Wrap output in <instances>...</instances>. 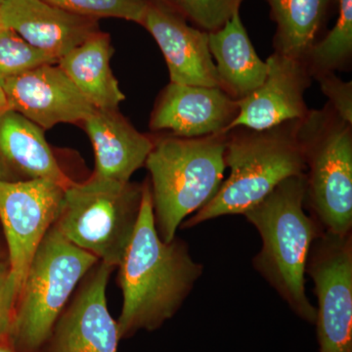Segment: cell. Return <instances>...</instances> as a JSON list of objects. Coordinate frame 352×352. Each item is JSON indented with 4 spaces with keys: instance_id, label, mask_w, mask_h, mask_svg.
<instances>
[{
    "instance_id": "cell-1",
    "label": "cell",
    "mask_w": 352,
    "mask_h": 352,
    "mask_svg": "<svg viewBox=\"0 0 352 352\" xmlns=\"http://www.w3.org/2000/svg\"><path fill=\"white\" fill-rule=\"evenodd\" d=\"M118 268L124 298L117 321L120 340L157 330L173 318L203 274L204 266L194 261L184 241L160 238L149 180L143 183L138 224Z\"/></svg>"
},
{
    "instance_id": "cell-2",
    "label": "cell",
    "mask_w": 352,
    "mask_h": 352,
    "mask_svg": "<svg viewBox=\"0 0 352 352\" xmlns=\"http://www.w3.org/2000/svg\"><path fill=\"white\" fill-rule=\"evenodd\" d=\"M305 173L287 178L242 215L263 242L252 259L254 270L294 314L314 324L316 307L305 293V267L312 243L324 229L305 212Z\"/></svg>"
},
{
    "instance_id": "cell-3",
    "label": "cell",
    "mask_w": 352,
    "mask_h": 352,
    "mask_svg": "<svg viewBox=\"0 0 352 352\" xmlns=\"http://www.w3.org/2000/svg\"><path fill=\"white\" fill-rule=\"evenodd\" d=\"M298 120L263 131L235 127L227 132L224 157L230 175L207 205L182 222V228H193L224 215L243 214L287 178L305 175Z\"/></svg>"
},
{
    "instance_id": "cell-4",
    "label": "cell",
    "mask_w": 352,
    "mask_h": 352,
    "mask_svg": "<svg viewBox=\"0 0 352 352\" xmlns=\"http://www.w3.org/2000/svg\"><path fill=\"white\" fill-rule=\"evenodd\" d=\"M227 133L154 138L144 166L150 173L153 212L160 238L170 243L190 215L219 191L226 171Z\"/></svg>"
},
{
    "instance_id": "cell-5",
    "label": "cell",
    "mask_w": 352,
    "mask_h": 352,
    "mask_svg": "<svg viewBox=\"0 0 352 352\" xmlns=\"http://www.w3.org/2000/svg\"><path fill=\"white\" fill-rule=\"evenodd\" d=\"M98 261L51 227L18 294L9 336L16 352L43 351L78 285Z\"/></svg>"
},
{
    "instance_id": "cell-6",
    "label": "cell",
    "mask_w": 352,
    "mask_h": 352,
    "mask_svg": "<svg viewBox=\"0 0 352 352\" xmlns=\"http://www.w3.org/2000/svg\"><path fill=\"white\" fill-rule=\"evenodd\" d=\"M143 184L90 176L65 188L55 228L72 244L118 268L138 224Z\"/></svg>"
},
{
    "instance_id": "cell-7",
    "label": "cell",
    "mask_w": 352,
    "mask_h": 352,
    "mask_svg": "<svg viewBox=\"0 0 352 352\" xmlns=\"http://www.w3.org/2000/svg\"><path fill=\"white\" fill-rule=\"evenodd\" d=\"M305 163V207L328 232H352V124L329 104L298 120Z\"/></svg>"
},
{
    "instance_id": "cell-8",
    "label": "cell",
    "mask_w": 352,
    "mask_h": 352,
    "mask_svg": "<svg viewBox=\"0 0 352 352\" xmlns=\"http://www.w3.org/2000/svg\"><path fill=\"white\" fill-rule=\"evenodd\" d=\"M317 298L320 352H352V232L324 230L312 243L305 267Z\"/></svg>"
},
{
    "instance_id": "cell-9",
    "label": "cell",
    "mask_w": 352,
    "mask_h": 352,
    "mask_svg": "<svg viewBox=\"0 0 352 352\" xmlns=\"http://www.w3.org/2000/svg\"><path fill=\"white\" fill-rule=\"evenodd\" d=\"M64 191L48 179L0 182V226L18 294L36 250L56 221Z\"/></svg>"
},
{
    "instance_id": "cell-10",
    "label": "cell",
    "mask_w": 352,
    "mask_h": 352,
    "mask_svg": "<svg viewBox=\"0 0 352 352\" xmlns=\"http://www.w3.org/2000/svg\"><path fill=\"white\" fill-rule=\"evenodd\" d=\"M116 268L99 261L78 285L41 352H118V323L107 307L106 289Z\"/></svg>"
},
{
    "instance_id": "cell-11",
    "label": "cell",
    "mask_w": 352,
    "mask_h": 352,
    "mask_svg": "<svg viewBox=\"0 0 352 352\" xmlns=\"http://www.w3.org/2000/svg\"><path fill=\"white\" fill-rule=\"evenodd\" d=\"M141 25L163 53L170 82L220 88L208 47V32L190 25L164 0H149Z\"/></svg>"
},
{
    "instance_id": "cell-12",
    "label": "cell",
    "mask_w": 352,
    "mask_h": 352,
    "mask_svg": "<svg viewBox=\"0 0 352 352\" xmlns=\"http://www.w3.org/2000/svg\"><path fill=\"white\" fill-rule=\"evenodd\" d=\"M9 109L43 131L60 124H82L95 110L58 64H46L7 80Z\"/></svg>"
},
{
    "instance_id": "cell-13",
    "label": "cell",
    "mask_w": 352,
    "mask_h": 352,
    "mask_svg": "<svg viewBox=\"0 0 352 352\" xmlns=\"http://www.w3.org/2000/svg\"><path fill=\"white\" fill-rule=\"evenodd\" d=\"M266 64L267 74L263 85L237 101L239 112L227 132L235 127L263 131L302 120L309 112L305 94L314 78L305 62L274 52Z\"/></svg>"
},
{
    "instance_id": "cell-14",
    "label": "cell",
    "mask_w": 352,
    "mask_h": 352,
    "mask_svg": "<svg viewBox=\"0 0 352 352\" xmlns=\"http://www.w3.org/2000/svg\"><path fill=\"white\" fill-rule=\"evenodd\" d=\"M238 112L237 101L219 87L170 82L157 97L149 126L178 138H204L227 133Z\"/></svg>"
},
{
    "instance_id": "cell-15",
    "label": "cell",
    "mask_w": 352,
    "mask_h": 352,
    "mask_svg": "<svg viewBox=\"0 0 352 352\" xmlns=\"http://www.w3.org/2000/svg\"><path fill=\"white\" fill-rule=\"evenodd\" d=\"M0 25L57 60L100 31L98 20L76 15L46 0H2Z\"/></svg>"
},
{
    "instance_id": "cell-16",
    "label": "cell",
    "mask_w": 352,
    "mask_h": 352,
    "mask_svg": "<svg viewBox=\"0 0 352 352\" xmlns=\"http://www.w3.org/2000/svg\"><path fill=\"white\" fill-rule=\"evenodd\" d=\"M48 179L68 187L69 179L44 136V131L13 110L0 116V182Z\"/></svg>"
},
{
    "instance_id": "cell-17",
    "label": "cell",
    "mask_w": 352,
    "mask_h": 352,
    "mask_svg": "<svg viewBox=\"0 0 352 352\" xmlns=\"http://www.w3.org/2000/svg\"><path fill=\"white\" fill-rule=\"evenodd\" d=\"M82 126L94 146L95 177L131 182L154 146V138L138 131L119 109H95Z\"/></svg>"
},
{
    "instance_id": "cell-18",
    "label": "cell",
    "mask_w": 352,
    "mask_h": 352,
    "mask_svg": "<svg viewBox=\"0 0 352 352\" xmlns=\"http://www.w3.org/2000/svg\"><path fill=\"white\" fill-rule=\"evenodd\" d=\"M208 47L220 89L234 100L245 98L263 85L267 64L256 54L239 11L221 29L208 32Z\"/></svg>"
},
{
    "instance_id": "cell-19",
    "label": "cell",
    "mask_w": 352,
    "mask_h": 352,
    "mask_svg": "<svg viewBox=\"0 0 352 352\" xmlns=\"http://www.w3.org/2000/svg\"><path fill=\"white\" fill-rule=\"evenodd\" d=\"M110 34L97 32L58 60V66L95 109L118 110L126 99L111 68Z\"/></svg>"
},
{
    "instance_id": "cell-20",
    "label": "cell",
    "mask_w": 352,
    "mask_h": 352,
    "mask_svg": "<svg viewBox=\"0 0 352 352\" xmlns=\"http://www.w3.org/2000/svg\"><path fill=\"white\" fill-rule=\"evenodd\" d=\"M276 24L274 52L303 60L321 38L329 16L338 0H266Z\"/></svg>"
},
{
    "instance_id": "cell-21",
    "label": "cell",
    "mask_w": 352,
    "mask_h": 352,
    "mask_svg": "<svg viewBox=\"0 0 352 352\" xmlns=\"http://www.w3.org/2000/svg\"><path fill=\"white\" fill-rule=\"evenodd\" d=\"M339 17L330 32L311 46L302 61L312 78L349 71L352 62V0H338Z\"/></svg>"
},
{
    "instance_id": "cell-22",
    "label": "cell",
    "mask_w": 352,
    "mask_h": 352,
    "mask_svg": "<svg viewBox=\"0 0 352 352\" xmlns=\"http://www.w3.org/2000/svg\"><path fill=\"white\" fill-rule=\"evenodd\" d=\"M57 63L56 58L34 47L13 30L0 25V87L36 67Z\"/></svg>"
},
{
    "instance_id": "cell-23",
    "label": "cell",
    "mask_w": 352,
    "mask_h": 352,
    "mask_svg": "<svg viewBox=\"0 0 352 352\" xmlns=\"http://www.w3.org/2000/svg\"><path fill=\"white\" fill-rule=\"evenodd\" d=\"M64 10L99 20L118 18L141 25L149 0H46Z\"/></svg>"
},
{
    "instance_id": "cell-24",
    "label": "cell",
    "mask_w": 352,
    "mask_h": 352,
    "mask_svg": "<svg viewBox=\"0 0 352 352\" xmlns=\"http://www.w3.org/2000/svg\"><path fill=\"white\" fill-rule=\"evenodd\" d=\"M196 28L207 32L221 29L244 0H164Z\"/></svg>"
},
{
    "instance_id": "cell-25",
    "label": "cell",
    "mask_w": 352,
    "mask_h": 352,
    "mask_svg": "<svg viewBox=\"0 0 352 352\" xmlns=\"http://www.w3.org/2000/svg\"><path fill=\"white\" fill-rule=\"evenodd\" d=\"M17 298V285L8 258L2 259L0 261V344L9 342Z\"/></svg>"
},
{
    "instance_id": "cell-26",
    "label": "cell",
    "mask_w": 352,
    "mask_h": 352,
    "mask_svg": "<svg viewBox=\"0 0 352 352\" xmlns=\"http://www.w3.org/2000/svg\"><path fill=\"white\" fill-rule=\"evenodd\" d=\"M315 80H318L322 92L328 97L329 105L340 119L352 124V82H344L336 73L324 74Z\"/></svg>"
},
{
    "instance_id": "cell-27",
    "label": "cell",
    "mask_w": 352,
    "mask_h": 352,
    "mask_svg": "<svg viewBox=\"0 0 352 352\" xmlns=\"http://www.w3.org/2000/svg\"><path fill=\"white\" fill-rule=\"evenodd\" d=\"M8 110H10V109H9L8 100H7L6 92L0 87V116Z\"/></svg>"
},
{
    "instance_id": "cell-28",
    "label": "cell",
    "mask_w": 352,
    "mask_h": 352,
    "mask_svg": "<svg viewBox=\"0 0 352 352\" xmlns=\"http://www.w3.org/2000/svg\"><path fill=\"white\" fill-rule=\"evenodd\" d=\"M6 258H8V254H7L6 240H4V236L3 233H2L1 226H0V261Z\"/></svg>"
},
{
    "instance_id": "cell-29",
    "label": "cell",
    "mask_w": 352,
    "mask_h": 352,
    "mask_svg": "<svg viewBox=\"0 0 352 352\" xmlns=\"http://www.w3.org/2000/svg\"><path fill=\"white\" fill-rule=\"evenodd\" d=\"M0 352H16L9 342H1L0 344Z\"/></svg>"
},
{
    "instance_id": "cell-30",
    "label": "cell",
    "mask_w": 352,
    "mask_h": 352,
    "mask_svg": "<svg viewBox=\"0 0 352 352\" xmlns=\"http://www.w3.org/2000/svg\"><path fill=\"white\" fill-rule=\"evenodd\" d=\"M2 0H0V4H1Z\"/></svg>"
}]
</instances>
